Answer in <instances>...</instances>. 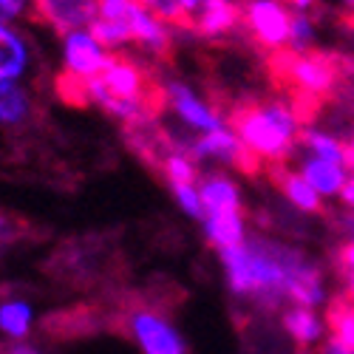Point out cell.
Masks as SVG:
<instances>
[{
    "mask_svg": "<svg viewBox=\"0 0 354 354\" xmlns=\"http://www.w3.org/2000/svg\"><path fill=\"white\" fill-rule=\"evenodd\" d=\"M193 156H196V162L204 159V156H213V159H218V162H224L235 170H241L244 176H261L270 167L255 151H250V147L227 128H218V131L198 136L193 142Z\"/></svg>",
    "mask_w": 354,
    "mask_h": 354,
    "instance_id": "cell-5",
    "label": "cell"
},
{
    "mask_svg": "<svg viewBox=\"0 0 354 354\" xmlns=\"http://www.w3.org/2000/svg\"><path fill=\"white\" fill-rule=\"evenodd\" d=\"M312 46V23L304 12H292L289 20V48H309Z\"/></svg>",
    "mask_w": 354,
    "mask_h": 354,
    "instance_id": "cell-24",
    "label": "cell"
},
{
    "mask_svg": "<svg viewBox=\"0 0 354 354\" xmlns=\"http://www.w3.org/2000/svg\"><path fill=\"white\" fill-rule=\"evenodd\" d=\"M351 210H354V207H351Z\"/></svg>",
    "mask_w": 354,
    "mask_h": 354,
    "instance_id": "cell-30",
    "label": "cell"
},
{
    "mask_svg": "<svg viewBox=\"0 0 354 354\" xmlns=\"http://www.w3.org/2000/svg\"><path fill=\"white\" fill-rule=\"evenodd\" d=\"M97 17V0H32L28 20L54 28L57 35H74Z\"/></svg>",
    "mask_w": 354,
    "mask_h": 354,
    "instance_id": "cell-6",
    "label": "cell"
},
{
    "mask_svg": "<svg viewBox=\"0 0 354 354\" xmlns=\"http://www.w3.org/2000/svg\"><path fill=\"white\" fill-rule=\"evenodd\" d=\"M105 60H108V54L91 35L74 32L66 37V71L85 77V80H94L100 77Z\"/></svg>",
    "mask_w": 354,
    "mask_h": 354,
    "instance_id": "cell-11",
    "label": "cell"
},
{
    "mask_svg": "<svg viewBox=\"0 0 354 354\" xmlns=\"http://www.w3.org/2000/svg\"><path fill=\"white\" fill-rule=\"evenodd\" d=\"M267 77L289 100V111L298 125H312L323 105L340 94L351 63L335 51L320 48H281L267 54Z\"/></svg>",
    "mask_w": 354,
    "mask_h": 354,
    "instance_id": "cell-1",
    "label": "cell"
},
{
    "mask_svg": "<svg viewBox=\"0 0 354 354\" xmlns=\"http://www.w3.org/2000/svg\"><path fill=\"white\" fill-rule=\"evenodd\" d=\"M281 3H286V0H281Z\"/></svg>",
    "mask_w": 354,
    "mask_h": 354,
    "instance_id": "cell-29",
    "label": "cell"
},
{
    "mask_svg": "<svg viewBox=\"0 0 354 354\" xmlns=\"http://www.w3.org/2000/svg\"><path fill=\"white\" fill-rule=\"evenodd\" d=\"M204 230H207V239L216 250H227V247H241L247 241L244 232V216L241 213H218V216H207L204 218Z\"/></svg>",
    "mask_w": 354,
    "mask_h": 354,
    "instance_id": "cell-17",
    "label": "cell"
},
{
    "mask_svg": "<svg viewBox=\"0 0 354 354\" xmlns=\"http://www.w3.org/2000/svg\"><path fill=\"white\" fill-rule=\"evenodd\" d=\"M0 354H43V351L26 340H0Z\"/></svg>",
    "mask_w": 354,
    "mask_h": 354,
    "instance_id": "cell-26",
    "label": "cell"
},
{
    "mask_svg": "<svg viewBox=\"0 0 354 354\" xmlns=\"http://www.w3.org/2000/svg\"><path fill=\"white\" fill-rule=\"evenodd\" d=\"M26 9H32V0H0V23L23 17Z\"/></svg>",
    "mask_w": 354,
    "mask_h": 354,
    "instance_id": "cell-25",
    "label": "cell"
},
{
    "mask_svg": "<svg viewBox=\"0 0 354 354\" xmlns=\"http://www.w3.org/2000/svg\"><path fill=\"white\" fill-rule=\"evenodd\" d=\"M111 323V315H102L100 306H74V309H63L43 317V332L51 340H74V337H85L94 335L102 326Z\"/></svg>",
    "mask_w": 354,
    "mask_h": 354,
    "instance_id": "cell-7",
    "label": "cell"
},
{
    "mask_svg": "<svg viewBox=\"0 0 354 354\" xmlns=\"http://www.w3.org/2000/svg\"><path fill=\"white\" fill-rule=\"evenodd\" d=\"M244 12L235 0H201V9L196 17V35L201 37H221L235 28H241Z\"/></svg>",
    "mask_w": 354,
    "mask_h": 354,
    "instance_id": "cell-10",
    "label": "cell"
},
{
    "mask_svg": "<svg viewBox=\"0 0 354 354\" xmlns=\"http://www.w3.org/2000/svg\"><path fill=\"white\" fill-rule=\"evenodd\" d=\"M281 323H283V329H286V335L295 340V346L298 348H312L320 337H323V323H320V317L312 312V309H306V306H292V309H286L283 315H281Z\"/></svg>",
    "mask_w": 354,
    "mask_h": 354,
    "instance_id": "cell-14",
    "label": "cell"
},
{
    "mask_svg": "<svg viewBox=\"0 0 354 354\" xmlns=\"http://www.w3.org/2000/svg\"><path fill=\"white\" fill-rule=\"evenodd\" d=\"M196 187H198V196H201L204 213L207 216H218V213H241L244 216L241 193L235 187V182L227 179V176H221V173L201 176Z\"/></svg>",
    "mask_w": 354,
    "mask_h": 354,
    "instance_id": "cell-12",
    "label": "cell"
},
{
    "mask_svg": "<svg viewBox=\"0 0 354 354\" xmlns=\"http://www.w3.org/2000/svg\"><path fill=\"white\" fill-rule=\"evenodd\" d=\"M241 28L263 54H272L289 46L292 12H286L283 3H275V0H241Z\"/></svg>",
    "mask_w": 354,
    "mask_h": 354,
    "instance_id": "cell-4",
    "label": "cell"
},
{
    "mask_svg": "<svg viewBox=\"0 0 354 354\" xmlns=\"http://www.w3.org/2000/svg\"><path fill=\"white\" fill-rule=\"evenodd\" d=\"M142 6L159 23H167L179 32H196V17L182 6V0H142Z\"/></svg>",
    "mask_w": 354,
    "mask_h": 354,
    "instance_id": "cell-22",
    "label": "cell"
},
{
    "mask_svg": "<svg viewBox=\"0 0 354 354\" xmlns=\"http://www.w3.org/2000/svg\"><path fill=\"white\" fill-rule=\"evenodd\" d=\"M346 6H348V12L354 15V0H346Z\"/></svg>",
    "mask_w": 354,
    "mask_h": 354,
    "instance_id": "cell-28",
    "label": "cell"
},
{
    "mask_svg": "<svg viewBox=\"0 0 354 354\" xmlns=\"http://www.w3.org/2000/svg\"><path fill=\"white\" fill-rule=\"evenodd\" d=\"M167 304H170L167 289L128 292L113 306L108 326L133 340L142 348V354H187V343L182 332L176 329V323L170 320Z\"/></svg>",
    "mask_w": 354,
    "mask_h": 354,
    "instance_id": "cell-2",
    "label": "cell"
},
{
    "mask_svg": "<svg viewBox=\"0 0 354 354\" xmlns=\"http://www.w3.org/2000/svg\"><path fill=\"white\" fill-rule=\"evenodd\" d=\"M35 122V102L32 94L17 80H0V125H28Z\"/></svg>",
    "mask_w": 354,
    "mask_h": 354,
    "instance_id": "cell-13",
    "label": "cell"
},
{
    "mask_svg": "<svg viewBox=\"0 0 354 354\" xmlns=\"http://www.w3.org/2000/svg\"><path fill=\"white\" fill-rule=\"evenodd\" d=\"M0 332L9 340H26L32 332V306L23 298L0 301Z\"/></svg>",
    "mask_w": 354,
    "mask_h": 354,
    "instance_id": "cell-20",
    "label": "cell"
},
{
    "mask_svg": "<svg viewBox=\"0 0 354 354\" xmlns=\"http://www.w3.org/2000/svg\"><path fill=\"white\" fill-rule=\"evenodd\" d=\"M301 173H304V179L317 190V193H340L343 185H346V176L340 170V165H332L326 159H317V156H306L301 162Z\"/></svg>",
    "mask_w": 354,
    "mask_h": 354,
    "instance_id": "cell-19",
    "label": "cell"
},
{
    "mask_svg": "<svg viewBox=\"0 0 354 354\" xmlns=\"http://www.w3.org/2000/svg\"><path fill=\"white\" fill-rule=\"evenodd\" d=\"M298 145L309 147L312 153H317V159H326L332 165H340L343 162V142H337V139H332L326 133H317L312 128H301Z\"/></svg>",
    "mask_w": 354,
    "mask_h": 354,
    "instance_id": "cell-23",
    "label": "cell"
},
{
    "mask_svg": "<svg viewBox=\"0 0 354 354\" xmlns=\"http://www.w3.org/2000/svg\"><path fill=\"white\" fill-rule=\"evenodd\" d=\"M267 179L275 190H281L295 207L309 213V216H326V207L317 196V190L304 179V173H295L286 165H270L267 167Z\"/></svg>",
    "mask_w": 354,
    "mask_h": 354,
    "instance_id": "cell-9",
    "label": "cell"
},
{
    "mask_svg": "<svg viewBox=\"0 0 354 354\" xmlns=\"http://www.w3.org/2000/svg\"><path fill=\"white\" fill-rule=\"evenodd\" d=\"M165 91H167V105L173 108V113H179V120L187 122L190 128H198L204 133L210 131H218L224 128L221 116L216 111H210L207 105H201L196 100V94L190 91V88L179 80H165Z\"/></svg>",
    "mask_w": 354,
    "mask_h": 354,
    "instance_id": "cell-8",
    "label": "cell"
},
{
    "mask_svg": "<svg viewBox=\"0 0 354 354\" xmlns=\"http://www.w3.org/2000/svg\"><path fill=\"white\" fill-rule=\"evenodd\" d=\"M28 68V46L26 40L9 28L6 23H0V80H17Z\"/></svg>",
    "mask_w": 354,
    "mask_h": 354,
    "instance_id": "cell-15",
    "label": "cell"
},
{
    "mask_svg": "<svg viewBox=\"0 0 354 354\" xmlns=\"http://www.w3.org/2000/svg\"><path fill=\"white\" fill-rule=\"evenodd\" d=\"M54 94H57V100H63L71 108H88V105H94L91 102V80L77 77V74H71L66 68L54 77Z\"/></svg>",
    "mask_w": 354,
    "mask_h": 354,
    "instance_id": "cell-21",
    "label": "cell"
},
{
    "mask_svg": "<svg viewBox=\"0 0 354 354\" xmlns=\"http://www.w3.org/2000/svg\"><path fill=\"white\" fill-rule=\"evenodd\" d=\"M343 165H348V170L354 173V136L343 142Z\"/></svg>",
    "mask_w": 354,
    "mask_h": 354,
    "instance_id": "cell-27",
    "label": "cell"
},
{
    "mask_svg": "<svg viewBox=\"0 0 354 354\" xmlns=\"http://www.w3.org/2000/svg\"><path fill=\"white\" fill-rule=\"evenodd\" d=\"M227 125L267 165H286L298 145L301 125L281 100H241L227 111Z\"/></svg>",
    "mask_w": 354,
    "mask_h": 354,
    "instance_id": "cell-3",
    "label": "cell"
},
{
    "mask_svg": "<svg viewBox=\"0 0 354 354\" xmlns=\"http://www.w3.org/2000/svg\"><path fill=\"white\" fill-rule=\"evenodd\" d=\"M326 326L332 332V340L354 351V301L348 298V292H340L326 306Z\"/></svg>",
    "mask_w": 354,
    "mask_h": 354,
    "instance_id": "cell-18",
    "label": "cell"
},
{
    "mask_svg": "<svg viewBox=\"0 0 354 354\" xmlns=\"http://www.w3.org/2000/svg\"><path fill=\"white\" fill-rule=\"evenodd\" d=\"M35 235H37V224L28 216H20L15 210L0 207V263H3V258L15 247L28 244Z\"/></svg>",
    "mask_w": 354,
    "mask_h": 354,
    "instance_id": "cell-16",
    "label": "cell"
}]
</instances>
